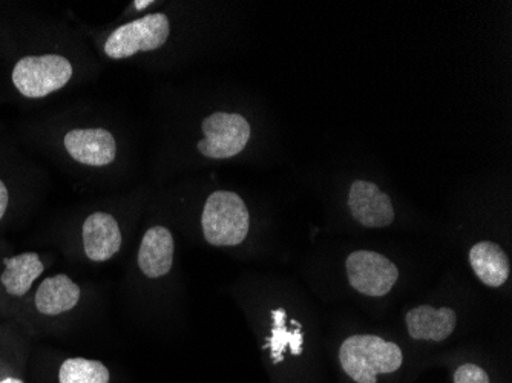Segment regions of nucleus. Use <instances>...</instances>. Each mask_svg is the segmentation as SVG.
I'll list each match as a JSON object with an SVG mask.
<instances>
[{
  "instance_id": "obj_1",
  "label": "nucleus",
  "mask_w": 512,
  "mask_h": 383,
  "mask_svg": "<svg viewBox=\"0 0 512 383\" xmlns=\"http://www.w3.org/2000/svg\"><path fill=\"white\" fill-rule=\"evenodd\" d=\"M77 54L73 43L25 51L11 63L8 83L25 102L50 99L82 79L86 66L83 57Z\"/></svg>"
},
{
  "instance_id": "obj_2",
  "label": "nucleus",
  "mask_w": 512,
  "mask_h": 383,
  "mask_svg": "<svg viewBox=\"0 0 512 383\" xmlns=\"http://www.w3.org/2000/svg\"><path fill=\"white\" fill-rule=\"evenodd\" d=\"M56 149L63 163L86 177H111L125 160L123 135L96 118L66 126L57 134Z\"/></svg>"
},
{
  "instance_id": "obj_3",
  "label": "nucleus",
  "mask_w": 512,
  "mask_h": 383,
  "mask_svg": "<svg viewBox=\"0 0 512 383\" xmlns=\"http://www.w3.org/2000/svg\"><path fill=\"white\" fill-rule=\"evenodd\" d=\"M201 229L211 246H240L250 229L246 201L232 190H215L204 203Z\"/></svg>"
},
{
  "instance_id": "obj_4",
  "label": "nucleus",
  "mask_w": 512,
  "mask_h": 383,
  "mask_svg": "<svg viewBox=\"0 0 512 383\" xmlns=\"http://www.w3.org/2000/svg\"><path fill=\"white\" fill-rule=\"evenodd\" d=\"M345 373L358 383H376L378 374H390L401 368V348L379 336L358 334L345 339L339 350Z\"/></svg>"
},
{
  "instance_id": "obj_5",
  "label": "nucleus",
  "mask_w": 512,
  "mask_h": 383,
  "mask_svg": "<svg viewBox=\"0 0 512 383\" xmlns=\"http://www.w3.org/2000/svg\"><path fill=\"white\" fill-rule=\"evenodd\" d=\"M203 140L197 141V151L209 160H229L246 151L252 137L247 118L237 112L218 111L201 122Z\"/></svg>"
},
{
  "instance_id": "obj_6",
  "label": "nucleus",
  "mask_w": 512,
  "mask_h": 383,
  "mask_svg": "<svg viewBox=\"0 0 512 383\" xmlns=\"http://www.w3.org/2000/svg\"><path fill=\"white\" fill-rule=\"evenodd\" d=\"M345 267L353 289L371 298L388 295L399 279L398 267L381 253L370 250L353 252Z\"/></svg>"
},
{
  "instance_id": "obj_7",
  "label": "nucleus",
  "mask_w": 512,
  "mask_h": 383,
  "mask_svg": "<svg viewBox=\"0 0 512 383\" xmlns=\"http://www.w3.org/2000/svg\"><path fill=\"white\" fill-rule=\"evenodd\" d=\"M83 253L91 262H108L122 250L123 232L109 210H94L82 224Z\"/></svg>"
},
{
  "instance_id": "obj_8",
  "label": "nucleus",
  "mask_w": 512,
  "mask_h": 383,
  "mask_svg": "<svg viewBox=\"0 0 512 383\" xmlns=\"http://www.w3.org/2000/svg\"><path fill=\"white\" fill-rule=\"evenodd\" d=\"M348 207L355 220L365 227H387L394 220L391 198L370 181L358 180L352 184Z\"/></svg>"
},
{
  "instance_id": "obj_9",
  "label": "nucleus",
  "mask_w": 512,
  "mask_h": 383,
  "mask_svg": "<svg viewBox=\"0 0 512 383\" xmlns=\"http://www.w3.org/2000/svg\"><path fill=\"white\" fill-rule=\"evenodd\" d=\"M175 241L165 226L149 227L138 247V269L146 278L160 279L174 266Z\"/></svg>"
},
{
  "instance_id": "obj_10",
  "label": "nucleus",
  "mask_w": 512,
  "mask_h": 383,
  "mask_svg": "<svg viewBox=\"0 0 512 383\" xmlns=\"http://www.w3.org/2000/svg\"><path fill=\"white\" fill-rule=\"evenodd\" d=\"M82 289L68 275H54L43 279L34 295V307L48 318L68 313L79 305Z\"/></svg>"
},
{
  "instance_id": "obj_11",
  "label": "nucleus",
  "mask_w": 512,
  "mask_h": 383,
  "mask_svg": "<svg viewBox=\"0 0 512 383\" xmlns=\"http://www.w3.org/2000/svg\"><path fill=\"white\" fill-rule=\"evenodd\" d=\"M408 334L416 341L442 342L456 328V311L451 308H436L421 305L408 311L405 316Z\"/></svg>"
},
{
  "instance_id": "obj_12",
  "label": "nucleus",
  "mask_w": 512,
  "mask_h": 383,
  "mask_svg": "<svg viewBox=\"0 0 512 383\" xmlns=\"http://www.w3.org/2000/svg\"><path fill=\"white\" fill-rule=\"evenodd\" d=\"M45 272L40 256L36 252H25L4 259V270L0 273V285L11 298H23L33 289L34 282Z\"/></svg>"
},
{
  "instance_id": "obj_13",
  "label": "nucleus",
  "mask_w": 512,
  "mask_h": 383,
  "mask_svg": "<svg viewBox=\"0 0 512 383\" xmlns=\"http://www.w3.org/2000/svg\"><path fill=\"white\" fill-rule=\"evenodd\" d=\"M470 264L477 278L488 287H502L509 278L511 264L502 247L491 241L477 243L470 250Z\"/></svg>"
},
{
  "instance_id": "obj_14",
  "label": "nucleus",
  "mask_w": 512,
  "mask_h": 383,
  "mask_svg": "<svg viewBox=\"0 0 512 383\" xmlns=\"http://www.w3.org/2000/svg\"><path fill=\"white\" fill-rule=\"evenodd\" d=\"M109 370L99 361L68 359L60 367V383H109Z\"/></svg>"
},
{
  "instance_id": "obj_15",
  "label": "nucleus",
  "mask_w": 512,
  "mask_h": 383,
  "mask_svg": "<svg viewBox=\"0 0 512 383\" xmlns=\"http://www.w3.org/2000/svg\"><path fill=\"white\" fill-rule=\"evenodd\" d=\"M273 322H275V327L272 328V336L269 338V348L272 350L273 359L275 362L283 361L284 350L287 347L292 350L293 354H301L302 351V338L301 327H296L295 331L287 330L286 324V311L275 310L272 313Z\"/></svg>"
},
{
  "instance_id": "obj_16",
  "label": "nucleus",
  "mask_w": 512,
  "mask_h": 383,
  "mask_svg": "<svg viewBox=\"0 0 512 383\" xmlns=\"http://www.w3.org/2000/svg\"><path fill=\"white\" fill-rule=\"evenodd\" d=\"M454 383H490V377L477 365L465 364L454 373Z\"/></svg>"
},
{
  "instance_id": "obj_17",
  "label": "nucleus",
  "mask_w": 512,
  "mask_h": 383,
  "mask_svg": "<svg viewBox=\"0 0 512 383\" xmlns=\"http://www.w3.org/2000/svg\"><path fill=\"white\" fill-rule=\"evenodd\" d=\"M11 189H13V184L4 175H0V221L4 220L8 209H10Z\"/></svg>"
},
{
  "instance_id": "obj_18",
  "label": "nucleus",
  "mask_w": 512,
  "mask_h": 383,
  "mask_svg": "<svg viewBox=\"0 0 512 383\" xmlns=\"http://www.w3.org/2000/svg\"><path fill=\"white\" fill-rule=\"evenodd\" d=\"M154 4L155 2H152V0H135V2H132L131 7H129V11H132L129 17L137 16V13L148 10V8L152 7Z\"/></svg>"
},
{
  "instance_id": "obj_19",
  "label": "nucleus",
  "mask_w": 512,
  "mask_h": 383,
  "mask_svg": "<svg viewBox=\"0 0 512 383\" xmlns=\"http://www.w3.org/2000/svg\"><path fill=\"white\" fill-rule=\"evenodd\" d=\"M0 383H23V382L20 379H13V377H8V379H4Z\"/></svg>"
}]
</instances>
